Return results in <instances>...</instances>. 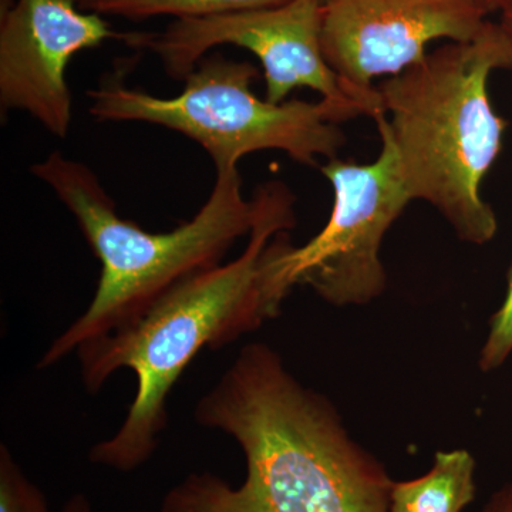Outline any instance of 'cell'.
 <instances>
[{"label":"cell","mask_w":512,"mask_h":512,"mask_svg":"<svg viewBox=\"0 0 512 512\" xmlns=\"http://www.w3.org/2000/svg\"><path fill=\"white\" fill-rule=\"evenodd\" d=\"M195 420L237 441L247 476L232 487L215 474H190L160 512H390L386 468L265 343L239 352L198 400Z\"/></svg>","instance_id":"1"},{"label":"cell","mask_w":512,"mask_h":512,"mask_svg":"<svg viewBox=\"0 0 512 512\" xmlns=\"http://www.w3.org/2000/svg\"><path fill=\"white\" fill-rule=\"evenodd\" d=\"M254 227L235 261L185 279L143 315L76 350L84 386L97 393L117 370L130 369L137 390L127 417L90 460L130 473L146 464L167 427V400L202 349H220L281 312L272 284L276 235L295 228V197L281 181L259 185Z\"/></svg>","instance_id":"2"},{"label":"cell","mask_w":512,"mask_h":512,"mask_svg":"<svg viewBox=\"0 0 512 512\" xmlns=\"http://www.w3.org/2000/svg\"><path fill=\"white\" fill-rule=\"evenodd\" d=\"M507 69L511 42L500 23L488 20L473 40L447 42L376 87L383 109L372 119L392 140L407 194L433 205L470 244H487L498 231L481 184L508 127L491 104L488 83Z\"/></svg>","instance_id":"3"},{"label":"cell","mask_w":512,"mask_h":512,"mask_svg":"<svg viewBox=\"0 0 512 512\" xmlns=\"http://www.w3.org/2000/svg\"><path fill=\"white\" fill-rule=\"evenodd\" d=\"M30 173L52 188L101 262L89 308L50 345L39 369L55 366L84 343L143 315L185 279L220 265L232 245L251 232L256 218L254 197L247 200L242 194L238 168L217 171L201 210L165 234L123 220L92 168L60 151L33 164Z\"/></svg>","instance_id":"4"},{"label":"cell","mask_w":512,"mask_h":512,"mask_svg":"<svg viewBox=\"0 0 512 512\" xmlns=\"http://www.w3.org/2000/svg\"><path fill=\"white\" fill-rule=\"evenodd\" d=\"M258 74L249 62L204 57L185 77L183 92L170 99L111 80L87 92L90 116L100 123L138 121L177 131L200 144L217 171L238 168L255 151H284L311 167L319 157L338 156L346 143L339 124L359 114L323 99L261 100L251 89Z\"/></svg>","instance_id":"5"},{"label":"cell","mask_w":512,"mask_h":512,"mask_svg":"<svg viewBox=\"0 0 512 512\" xmlns=\"http://www.w3.org/2000/svg\"><path fill=\"white\" fill-rule=\"evenodd\" d=\"M382 151L372 164L330 158L320 167L333 188L328 224L302 247L289 231L276 238L272 282L282 299L309 286L335 306L366 305L386 289L380 248L412 198L404 188L392 140L382 126Z\"/></svg>","instance_id":"6"},{"label":"cell","mask_w":512,"mask_h":512,"mask_svg":"<svg viewBox=\"0 0 512 512\" xmlns=\"http://www.w3.org/2000/svg\"><path fill=\"white\" fill-rule=\"evenodd\" d=\"M320 0H291L285 5L202 19H177L161 33H131L128 45L146 47L165 73L184 82L212 47L247 49L264 67L265 100L279 104L308 87L323 100L369 116V109L330 69L322 49Z\"/></svg>","instance_id":"7"},{"label":"cell","mask_w":512,"mask_h":512,"mask_svg":"<svg viewBox=\"0 0 512 512\" xmlns=\"http://www.w3.org/2000/svg\"><path fill=\"white\" fill-rule=\"evenodd\" d=\"M487 16L474 0H325L323 55L372 117L382 109L373 80L423 62L437 40H473Z\"/></svg>","instance_id":"8"},{"label":"cell","mask_w":512,"mask_h":512,"mask_svg":"<svg viewBox=\"0 0 512 512\" xmlns=\"http://www.w3.org/2000/svg\"><path fill=\"white\" fill-rule=\"evenodd\" d=\"M117 35L101 15L72 0H2L0 106L22 110L57 138L67 137L73 100L67 66Z\"/></svg>","instance_id":"9"},{"label":"cell","mask_w":512,"mask_h":512,"mask_svg":"<svg viewBox=\"0 0 512 512\" xmlns=\"http://www.w3.org/2000/svg\"><path fill=\"white\" fill-rule=\"evenodd\" d=\"M476 460L467 450L439 451L423 476L393 481L390 512H463L476 500Z\"/></svg>","instance_id":"10"},{"label":"cell","mask_w":512,"mask_h":512,"mask_svg":"<svg viewBox=\"0 0 512 512\" xmlns=\"http://www.w3.org/2000/svg\"><path fill=\"white\" fill-rule=\"evenodd\" d=\"M288 2L291 0H110L97 5L90 12L130 20H144L156 16L202 19L275 8Z\"/></svg>","instance_id":"11"},{"label":"cell","mask_w":512,"mask_h":512,"mask_svg":"<svg viewBox=\"0 0 512 512\" xmlns=\"http://www.w3.org/2000/svg\"><path fill=\"white\" fill-rule=\"evenodd\" d=\"M45 494L26 477L9 448L0 446V512H49Z\"/></svg>","instance_id":"12"},{"label":"cell","mask_w":512,"mask_h":512,"mask_svg":"<svg viewBox=\"0 0 512 512\" xmlns=\"http://www.w3.org/2000/svg\"><path fill=\"white\" fill-rule=\"evenodd\" d=\"M512 353V266L508 272L507 292L500 309L490 320V330L480 355L483 372H491L504 365Z\"/></svg>","instance_id":"13"},{"label":"cell","mask_w":512,"mask_h":512,"mask_svg":"<svg viewBox=\"0 0 512 512\" xmlns=\"http://www.w3.org/2000/svg\"><path fill=\"white\" fill-rule=\"evenodd\" d=\"M480 512H512V483L495 491Z\"/></svg>","instance_id":"14"},{"label":"cell","mask_w":512,"mask_h":512,"mask_svg":"<svg viewBox=\"0 0 512 512\" xmlns=\"http://www.w3.org/2000/svg\"><path fill=\"white\" fill-rule=\"evenodd\" d=\"M52 512V511H49ZM60 512H93L92 504H90L89 498L84 494H76L64 504L62 511Z\"/></svg>","instance_id":"15"},{"label":"cell","mask_w":512,"mask_h":512,"mask_svg":"<svg viewBox=\"0 0 512 512\" xmlns=\"http://www.w3.org/2000/svg\"><path fill=\"white\" fill-rule=\"evenodd\" d=\"M474 2L478 3L488 15L493 12L503 13L512 6V0H474Z\"/></svg>","instance_id":"16"},{"label":"cell","mask_w":512,"mask_h":512,"mask_svg":"<svg viewBox=\"0 0 512 512\" xmlns=\"http://www.w3.org/2000/svg\"><path fill=\"white\" fill-rule=\"evenodd\" d=\"M500 25L501 28H503L505 35H507L508 40H510L512 45V6L511 8H508L507 10H504L503 13H501Z\"/></svg>","instance_id":"17"},{"label":"cell","mask_w":512,"mask_h":512,"mask_svg":"<svg viewBox=\"0 0 512 512\" xmlns=\"http://www.w3.org/2000/svg\"><path fill=\"white\" fill-rule=\"evenodd\" d=\"M73 3H76L79 8L92 10L96 8L97 5H101L104 2H110V0H72Z\"/></svg>","instance_id":"18"},{"label":"cell","mask_w":512,"mask_h":512,"mask_svg":"<svg viewBox=\"0 0 512 512\" xmlns=\"http://www.w3.org/2000/svg\"><path fill=\"white\" fill-rule=\"evenodd\" d=\"M320 2H325V0H320Z\"/></svg>","instance_id":"19"}]
</instances>
